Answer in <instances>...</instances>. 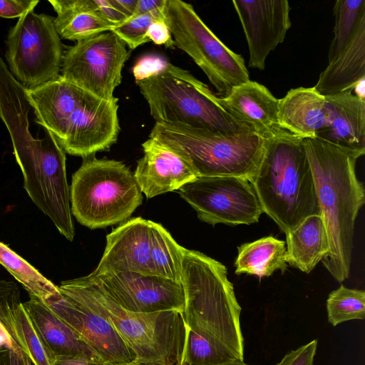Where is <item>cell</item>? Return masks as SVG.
<instances>
[{"mask_svg": "<svg viewBox=\"0 0 365 365\" xmlns=\"http://www.w3.org/2000/svg\"><path fill=\"white\" fill-rule=\"evenodd\" d=\"M181 284L186 339L181 365H217L244 361L241 307L226 267L185 248Z\"/></svg>", "mask_w": 365, "mask_h": 365, "instance_id": "cell-1", "label": "cell"}, {"mask_svg": "<svg viewBox=\"0 0 365 365\" xmlns=\"http://www.w3.org/2000/svg\"><path fill=\"white\" fill-rule=\"evenodd\" d=\"M303 142L329 242L322 262L342 282L349 275L355 221L365 202L364 187L356 174L361 155L318 137Z\"/></svg>", "mask_w": 365, "mask_h": 365, "instance_id": "cell-2", "label": "cell"}, {"mask_svg": "<svg viewBox=\"0 0 365 365\" xmlns=\"http://www.w3.org/2000/svg\"><path fill=\"white\" fill-rule=\"evenodd\" d=\"M63 294L106 319L142 365H181L186 339L182 312L128 311L88 276L63 281Z\"/></svg>", "mask_w": 365, "mask_h": 365, "instance_id": "cell-3", "label": "cell"}, {"mask_svg": "<svg viewBox=\"0 0 365 365\" xmlns=\"http://www.w3.org/2000/svg\"><path fill=\"white\" fill-rule=\"evenodd\" d=\"M263 212L285 235L320 215L303 138L284 130L266 139L264 156L250 181Z\"/></svg>", "mask_w": 365, "mask_h": 365, "instance_id": "cell-4", "label": "cell"}, {"mask_svg": "<svg viewBox=\"0 0 365 365\" xmlns=\"http://www.w3.org/2000/svg\"><path fill=\"white\" fill-rule=\"evenodd\" d=\"M135 83L156 123L182 125L221 135L252 131L225 110L218 96L206 84L169 62L158 72Z\"/></svg>", "mask_w": 365, "mask_h": 365, "instance_id": "cell-5", "label": "cell"}, {"mask_svg": "<svg viewBox=\"0 0 365 365\" xmlns=\"http://www.w3.org/2000/svg\"><path fill=\"white\" fill-rule=\"evenodd\" d=\"M149 138L178 154L197 177L232 176L252 180L264 156L266 139L244 130L221 135L182 125L155 123Z\"/></svg>", "mask_w": 365, "mask_h": 365, "instance_id": "cell-6", "label": "cell"}, {"mask_svg": "<svg viewBox=\"0 0 365 365\" xmlns=\"http://www.w3.org/2000/svg\"><path fill=\"white\" fill-rule=\"evenodd\" d=\"M142 201L134 174L120 161L86 160L72 176L71 214L90 229L125 221Z\"/></svg>", "mask_w": 365, "mask_h": 365, "instance_id": "cell-7", "label": "cell"}, {"mask_svg": "<svg viewBox=\"0 0 365 365\" xmlns=\"http://www.w3.org/2000/svg\"><path fill=\"white\" fill-rule=\"evenodd\" d=\"M163 14L175 46L202 69L218 97L226 96L234 87L250 80L242 56L212 33L191 4L166 0Z\"/></svg>", "mask_w": 365, "mask_h": 365, "instance_id": "cell-8", "label": "cell"}, {"mask_svg": "<svg viewBox=\"0 0 365 365\" xmlns=\"http://www.w3.org/2000/svg\"><path fill=\"white\" fill-rule=\"evenodd\" d=\"M6 58L10 72L27 89L58 78L63 48L54 18L34 11L20 17L9 31Z\"/></svg>", "mask_w": 365, "mask_h": 365, "instance_id": "cell-9", "label": "cell"}, {"mask_svg": "<svg viewBox=\"0 0 365 365\" xmlns=\"http://www.w3.org/2000/svg\"><path fill=\"white\" fill-rule=\"evenodd\" d=\"M118 99L98 98L83 90L50 120L48 130L65 153L88 158L108 150L118 140Z\"/></svg>", "mask_w": 365, "mask_h": 365, "instance_id": "cell-10", "label": "cell"}, {"mask_svg": "<svg viewBox=\"0 0 365 365\" xmlns=\"http://www.w3.org/2000/svg\"><path fill=\"white\" fill-rule=\"evenodd\" d=\"M125 43L111 31L78 41L62 60L66 81L106 100L114 98L130 57Z\"/></svg>", "mask_w": 365, "mask_h": 365, "instance_id": "cell-11", "label": "cell"}, {"mask_svg": "<svg viewBox=\"0 0 365 365\" xmlns=\"http://www.w3.org/2000/svg\"><path fill=\"white\" fill-rule=\"evenodd\" d=\"M178 191L198 219L211 225H251L263 212L251 182L243 178L197 177Z\"/></svg>", "mask_w": 365, "mask_h": 365, "instance_id": "cell-12", "label": "cell"}, {"mask_svg": "<svg viewBox=\"0 0 365 365\" xmlns=\"http://www.w3.org/2000/svg\"><path fill=\"white\" fill-rule=\"evenodd\" d=\"M123 308L137 313L175 310L183 312L182 284L153 274L133 272L87 275Z\"/></svg>", "mask_w": 365, "mask_h": 365, "instance_id": "cell-13", "label": "cell"}, {"mask_svg": "<svg viewBox=\"0 0 365 365\" xmlns=\"http://www.w3.org/2000/svg\"><path fill=\"white\" fill-rule=\"evenodd\" d=\"M44 302L91 346L104 364L122 365L135 362V354L106 319L60 291Z\"/></svg>", "mask_w": 365, "mask_h": 365, "instance_id": "cell-14", "label": "cell"}, {"mask_svg": "<svg viewBox=\"0 0 365 365\" xmlns=\"http://www.w3.org/2000/svg\"><path fill=\"white\" fill-rule=\"evenodd\" d=\"M249 48L248 66L264 70L271 51L286 37L292 26L287 0H233Z\"/></svg>", "mask_w": 365, "mask_h": 365, "instance_id": "cell-15", "label": "cell"}, {"mask_svg": "<svg viewBox=\"0 0 365 365\" xmlns=\"http://www.w3.org/2000/svg\"><path fill=\"white\" fill-rule=\"evenodd\" d=\"M150 251V220L140 217L128 220L106 236L103 255L90 275L124 272L151 274Z\"/></svg>", "mask_w": 365, "mask_h": 365, "instance_id": "cell-16", "label": "cell"}, {"mask_svg": "<svg viewBox=\"0 0 365 365\" xmlns=\"http://www.w3.org/2000/svg\"><path fill=\"white\" fill-rule=\"evenodd\" d=\"M142 147L134 177L148 198L178 190L197 178L182 158L158 140L149 138Z\"/></svg>", "mask_w": 365, "mask_h": 365, "instance_id": "cell-17", "label": "cell"}, {"mask_svg": "<svg viewBox=\"0 0 365 365\" xmlns=\"http://www.w3.org/2000/svg\"><path fill=\"white\" fill-rule=\"evenodd\" d=\"M218 101L232 117L264 139L283 130L278 123L279 99L257 81L237 86Z\"/></svg>", "mask_w": 365, "mask_h": 365, "instance_id": "cell-18", "label": "cell"}, {"mask_svg": "<svg viewBox=\"0 0 365 365\" xmlns=\"http://www.w3.org/2000/svg\"><path fill=\"white\" fill-rule=\"evenodd\" d=\"M0 325L34 365H55L56 356L21 302L17 285L11 281H0Z\"/></svg>", "mask_w": 365, "mask_h": 365, "instance_id": "cell-19", "label": "cell"}, {"mask_svg": "<svg viewBox=\"0 0 365 365\" xmlns=\"http://www.w3.org/2000/svg\"><path fill=\"white\" fill-rule=\"evenodd\" d=\"M328 110L327 127L317 135L332 144L365 153L364 97L347 91L325 96Z\"/></svg>", "mask_w": 365, "mask_h": 365, "instance_id": "cell-20", "label": "cell"}, {"mask_svg": "<svg viewBox=\"0 0 365 365\" xmlns=\"http://www.w3.org/2000/svg\"><path fill=\"white\" fill-rule=\"evenodd\" d=\"M277 115L282 129L303 139L316 138L327 125L325 96L314 87L290 89L279 99Z\"/></svg>", "mask_w": 365, "mask_h": 365, "instance_id": "cell-21", "label": "cell"}, {"mask_svg": "<svg viewBox=\"0 0 365 365\" xmlns=\"http://www.w3.org/2000/svg\"><path fill=\"white\" fill-rule=\"evenodd\" d=\"M30 296L23 303L54 356H80L102 362L100 356L41 299ZM104 364V363H103Z\"/></svg>", "mask_w": 365, "mask_h": 365, "instance_id": "cell-22", "label": "cell"}, {"mask_svg": "<svg viewBox=\"0 0 365 365\" xmlns=\"http://www.w3.org/2000/svg\"><path fill=\"white\" fill-rule=\"evenodd\" d=\"M365 77V21L351 41L320 73L314 90L323 96L352 91Z\"/></svg>", "mask_w": 365, "mask_h": 365, "instance_id": "cell-23", "label": "cell"}, {"mask_svg": "<svg viewBox=\"0 0 365 365\" xmlns=\"http://www.w3.org/2000/svg\"><path fill=\"white\" fill-rule=\"evenodd\" d=\"M57 16L56 31L62 38L80 41L111 31L114 24L98 13V0H49Z\"/></svg>", "mask_w": 365, "mask_h": 365, "instance_id": "cell-24", "label": "cell"}, {"mask_svg": "<svg viewBox=\"0 0 365 365\" xmlns=\"http://www.w3.org/2000/svg\"><path fill=\"white\" fill-rule=\"evenodd\" d=\"M287 263L309 274L328 254L329 242L321 215H311L286 234Z\"/></svg>", "mask_w": 365, "mask_h": 365, "instance_id": "cell-25", "label": "cell"}, {"mask_svg": "<svg viewBox=\"0 0 365 365\" xmlns=\"http://www.w3.org/2000/svg\"><path fill=\"white\" fill-rule=\"evenodd\" d=\"M235 266L238 275L263 277H269L277 270L284 273L288 267L285 242L268 236L242 244L238 247Z\"/></svg>", "mask_w": 365, "mask_h": 365, "instance_id": "cell-26", "label": "cell"}, {"mask_svg": "<svg viewBox=\"0 0 365 365\" xmlns=\"http://www.w3.org/2000/svg\"><path fill=\"white\" fill-rule=\"evenodd\" d=\"M151 274L181 284L185 247L159 223L150 220Z\"/></svg>", "mask_w": 365, "mask_h": 365, "instance_id": "cell-27", "label": "cell"}, {"mask_svg": "<svg viewBox=\"0 0 365 365\" xmlns=\"http://www.w3.org/2000/svg\"><path fill=\"white\" fill-rule=\"evenodd\" d=\"M0 264L28 291L43 302L59 292L58 287L6 245L0 242Z\"/></svg>", "mask_w": 365, "mask_h": 365, "instance_id": "cell-28", "label": "cell"}, {"mask_svg": "<svg viewBox=\"0 0 365 365\" xmlns=\"http://www.w3.org/2000/svg\"><path fill=\"white\" fill-rule=\"evenodd\" d=\"M334 37L328 53L329 63L334 61L351 41L361 23L365 21V0H337L334 6Z\"/></svg>", "mask_w": 365, "mask_h": 365, "instance_id": "cell-29", "label": "cell"}, {"mask_svg": "<svg viewBox=\"0 0 365 365\" xmlns=\"http://www.w3.org/2000/svg\"><path fill=\"white\" fill-rule=\"evenodd\" d=\"M328 322L334 327L365 317V292L341 285L332 291L327 300Z\"/></svg>", "mask_w": 365, "mask_h": 365, "instance_id": "cell-30", "label": "cell"}, {"mask_svg": "<svg viewBox=\"0 0 365 365\" xmlns=\"http://www.w3.org/2000/svg\"><path fill=\"white\" fill-rule=\"evenodd\" d=\"M163 9L131 16L125 21L115 26L111 31L122 39L130 49H135L150 41L147 36L148 28L153 21L165 19Z\"/></svg>", "mask_w": 365, "mask_h": 365, "instance_id": "cell-31", "label": "cell"}, {"mask_svg": "<svg viewBox=\"0 0 365 365\" xmlns=\"http://www.w3.org/2000/svg\"><path fill=\"white\" fill-rule=\"evenodd\" d=\"M158 55H146L139 58L133 67L135 81L143 80L160 71L168 63Z\"/></svg>", "mask_w": 365, "mask_h": 365, "instance_id": "cell-32", "label": "cell"}, {"mask_svg": "<svg viewBox=\"0 0 365 365\" xmlns=\"http://www.w3.org/2000/svg\"><path fill=\"white\" fill-rule=\"evenodd\" d=\"M317 346V340L314 339L287 353L276 365H313Z\"/></svg>", "mask_w": 365, "mask_h": 365, "instance_id": "cell-33", "label": "cell"}, {"mask_svg": "<svg viewBox=\"0 0 365 365\" xmlns=\"http://www.w3.org/2000/svg\"><path fill=\"white\" fill-rule=\"evenodd\" d=\"M38 0H0V16L7 19L20 18L34 11Z\"/></svg>", "mask_w": 365, "mask_h": 365, "instance_id": "cell-34", "label": "cell"}, {"mask_svg": "<svg viewBox=\"0 0 365 365\" xmlns=\"http://www.w3.org/2000/svg\"><path fill=\"white\" fill-rule=\"evenodd\" d=\"M147 36L158 45L173 48L175 46L170 31L164 19L153 21L148 28Z\"/></svg>", "mask_w": 365, "mask_h": 365, "instance_id": "cell-35", "label": "cell"}, {"mask_svg": "<svg viewBox=\"0 0 365 365\" xmlns=\"http://www.w3.org/2000/svg\"><path fill=\"white\" fill-rule=\"evenodd\" d=\"M4 365H32V362L24 351L15 346L7 349Z\"/></svg>", "mask_w": 365, "mask_h": 365, "instance_id": "cell-36", "label": "cell"}, {"mask_svg": "<svg viewBox=\"0 0 365 365\" xmlns=\"http://www.w3.org/2000/svg\"><path fill=\"white\" fill-rule=\"evenodd\" d=\"M166 0H138V3L132 16L143 15L163 9Z\"/></svg>", "mask_w": 365, "mask_h": 365, "instance_id": "cell-37", "label": "cell"}, {"mask_svg": "<svg viewBox=\"0 0 365 365\" xmlns=\"http://www.w3.org/2000/svg\"><path fill=\"white\" fill-rule=\"evenodd\" d=\"M100 361H93L80 356H58L56 357L55 365H103Z\"/></svg>", "mask_w": 365, "mask_h": 365, "instance_id": "cell-38", "label": "cell"}, {"mask_svg": "<svg viewBox=\"0 0 365 365\" xmlns=\"http://www.w3.org/2000/svg\"><path fill=\"white\" fill-rule=\"evenodd\" d=\"M110 4L120 13L128 18L133 16L138 0H109Z\"/></svg>", "mask_w": 365, "mask_h": 365, "instance_id": "cell-39", "label": "cell"}, {"mask_svg": "<svg viewBox=\"0 0 365 365\" xmlns=\"http://www.w3.org/2000/svg\"><path fill=\"white\" fill-rule=\"evenodd\" d=\"M103 365H110V364H104ZM122 365H142V364L131 363V364H122ZM217 365H250V364L245 363L244 361L235 360V361H228V362H226L224 364H217Z\"/></svg>", "mask_w": 365, "mask_h": 365, "instance_id": "cell-40", "label": "cell"}, {"mask_svg": "<svg viewBox=\"0 0 365 365\" xmlns=\"http://www.w3.org/2000/svg\"><path fill=\"white\" fill-rule=\"evenodd\" d=\"M0 338L2 339L3 340H4L10 348H12L14 346V344H13L11 340L8 336V335L6 334V333L5 332V331L1 327V325H0Z\"/></svg>", "mask_w": 365, "mask_h": 365, "instance_id": "cell-41", "label": "cell"}, {"mask_svg": "<svg viewBox=\"0 0 365 365\" xmlns=\"http://www.w3.org/2000/svg\"><path fill=\"white\" fill-rule=\"evenodd\" d=\"M8 348L0 350V365H4Z\"/></svg>", "mask_w": 365, "mask_h": 365, "instance_id": "cell-42", "label": "cell"}]
</instances>
